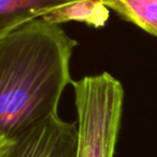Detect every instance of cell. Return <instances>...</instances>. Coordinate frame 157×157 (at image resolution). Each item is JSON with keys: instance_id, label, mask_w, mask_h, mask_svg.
Segmentation results:
<instances>
[{"instance_id": "1", "label": "cell", "mask_w": 157, "mask_h": 157, "mask_svg": "<svg viewBox=\"0 0 157 157\" xmlns=\"http://www.w3.org/2000/svg\"><path fill=\"white\" fill-rule=\"evenodd\" d=\"M76 45L41 17L0 38V132L16 140L58 115Z\"/></svg>"}, {"instance_id": "2", "label": "cell", "mask_w": 157, "mask_h": 157, "mask_svg": "<svg viewBox=\"0 0 157 157\" xmlns=\"http://www.w3.org/2000/svg\"><path fill=\"white\" fill-rule=\"evenodd\" d=\"M76 109L75 157H114L124 88L109 72L72 81Z\"/></svg>"}, {"instance_id": "3", "label": "cell", "mask_w": 157, "mask_h": 157, "mask_svg": "<svg viewBox=\"0 0 157 157\" xmlns=\"http://www.w3.org/2000/svg\"><path fill=\"white\" fill-rule=\"evenodd\" d=\"M76 131L56 115L18 137L10 157H75Z\"/></svg>"}, {"instance_id": "4", "label": "cell", "mask_w": 157, "mask_h": 157, "mask_svg": "<svg viewBox=\"0 0 157 157\" xmlns=\"http://www.w3.org/2000/svg\"><path fill=\"white\" fill-rule=\"evenodd\" d=\"M73 1L76 0H0V38Z\"/></svg>"}, {"instance_id": "5", "label": "cell", "mask_w": 157, "mask_h": 157, "mask_svg": "<svg viewBox=\"0 0 157 157\" xmlns=\"http://www.w3.org/2000/svg\"><path fill=\"white\" fill-rule=\"evenodd\" d=\"M110 16L109 8L100 0H76L45 13L42 20L51 24L81 22L94 28H101Z\"/></svg>"}, {"instance_id": "6", "label": "cell", "mask_w": 157, "mask_h": 157, "mask_svg": "<svg viewBox=\"0 0 157 157\" xmlns=\"http://www.w3.org/2000/svg\"><path fill=\"white\" fill-rule=\"evenodd\" d=\"M129 23L157 37V0H124Z\"/></svg>"}, {"instance_id": "7", "label": "cell", "mask_w": 157, "mask_h": 157, "mask_svg": "<svg viewBox=\"0 0 157 157\" xmlns=\"http://www.w3.org/2000/svg\"><path fill=\"white\" fill-rule=\"evenodd\" d=\"M100 1H102L108 8L116 12L121 18H123L126 22L129 21V11L125 5L124 0H100Z\"/></svg>"}, {"instance_id": "8", "label": "cell", "mask_w": 157, "mask_h": 157, "mask_svg": "<svg viewBox=\"0 0 157 157\" xmlns=\"http://www.w3.org/2000/svg\"><path fill=\"white\" fill-rule=\"evenodd\" d=\"M16 140L10 139L0 132V157H10L14 150Z\"/></svg>"}]
</instances>
